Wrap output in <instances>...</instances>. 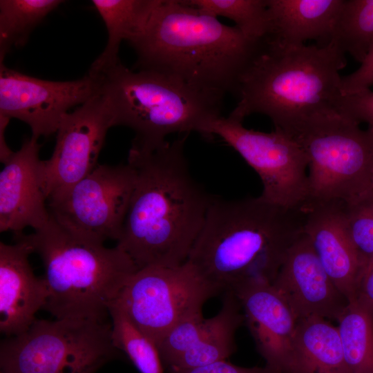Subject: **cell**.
<instances>
[{
  "mask_svg": "<svg viewBox=\"0 0 373 373\" xmlns=\"http://www.w3.org/2000/svg\"><path fill=\"white\" fill-rule=\"evenodd\" d=\"M39 255L48 296L44 307L55 319L108 320V309L138 268L117 246L77 236L50 216L29 235H15Z\"/></svg>",
  "mask_w": 373,
  "mask_h": 373,
  "instance_id": "obj_5",
  "label": "cell"
},
{
  "mask_svg": "<svg viewBox=\"0 0 373 373\" xmlns=\"http://www.w3.org/2000/svg\"><path fill=\"white\" fill-rule=\"evenodd\" d=\"M38 139L31 136L14 152L0 173V231H35L50 220Z\"/></svg>",
  "mask_w": 373,
  "mask_h": 373,
  "instance_id": "obj_15",
  "label": "cell"
},
{
  "mask_svg": "<svg viewBox=\"0 0 373 373\" xmlns=\"http://www.w3.org/2000/svg\"><path fill=\"white\" fill-rule=\"evenodd\" d=\"M106 27L108 40L88 73L97 76L120 62L121 43L137 37L146 27L161 0H92Z\"/></svg>",
  "mask_w": 373,
  "mask_h": 373,
  "instance_id": "obj_21",
  "label": "cell"
},
{
  "mask_svg": "<svg viewBox=\"0 0 373 373\" xmlns=\"http://www.w3.org/2000/svg\"><path fill=\"white\" fill-rule=\"evenodd\" d=\"M213 316L205 318L202 312L195 314L176 324L157 344L162 363L167 367L196 344L208 332Z\"/></svg>",
  "mask_w": 373,
  "mask_h": 373,
  "instance_id": "obj_29",
  "label": "cell"
},
{
  "mask_svg": "<svg viewBox=\"0 0 373 373\" xmlns=\"http://www.w3.org/2000/svg\"><path fill=\"white\" fill-rule=\"evenodd\" d=\"M372 190H373V176H372Z\"/></svg>",
  "mask_w": 373,
  "mask_h": 373,
  "instance_id": "obj_35",
  "label": "cell"
},
{
  "mask_svg": "<svg viewBox=\"0 0 373 373\" xmlns=\"http://www.w3.org/2000/svg\"><path fill=\"white\" fill-rule=\"evenodd\" d=\"M169 373H276L267 366L245 367L226 360L189 369H168Z\"/></svg>",
  "mask_w": 373,
  "mask_h": 373,
  "instance_id": "obj_32",
  "label": "cell"
},
{
  "mask_svg": "<svg viewBox=\"0 0 373 373\" xmlns=\"http://www.w3.org/2000/svg\"><path fill=\"white\" fill-rule=\"evenodd\" d=\"M113 126L114 113L102 85L96 95L64 116L52 154L42 160L48 201L62 197L97 166L106 134Z\"/></svg>",
  "mask_w": 373,
  "mask_h": 373,
  "instance_id": "obj_12",
  "label": "cell"
},
{
  "mask_svg": "<svg viewBox=\"0 0 373 373\" xmlns=\"http://www.w3.org/2000/svg\"><path fill=\"white\" fill-rule=\"evenodd\" d=\"M10 119L3 117H0V160L5 164L13 154L8 146L5 140V130Z\"/></svg>",
  "mask_w": 373,
  "mask_h": 373,
  "instance_id": "obj_34",
  "label": "cell"
},
{
  "mask_svg": "<svg viewBox=\"0 0 373 373\" xmlns=\"http://www.w3.org/2000/svg\"><path fill=\"white\" fill-rule=\"evenodd\" d=\"M346 64L345 54L331 43L290 46L266 37L240 75L239 100L229 116L243 122L262 114L289 135L312 115L335 109Z\"/></svg>",
  "mask_w": 373,
  "mask_h": 373,
  "instance_id": "obj_4",
  "label": "cell"
},
{
  "mask_svg": "<svg viewBox=\"0 0 373 373\" xmlns=\"http://www.w3.org/2000/svg\"><path fill=\"white\" fill-rule=\"evenodd\" d=\"M0 242V331L8 337L27 331L48 296L44 278H37L28 256L33 251L23 240Z\"/></svg>",
  "mask_w": 373,
  "mask_h": 373,
  "instance_id": "obj_18",
  "label": "cell"
},
{
  "mask_svg": "<svg viewBox=\"0 0 373 373\" xmlns=\"http://www.w3.org/2000/svg\"><path fill=\"white\" fill-rule=\"evenodd\" d=\"M119 355L108 320H35L1 342L0 373H96Z\"/></svg>",
  "mask_w": 373,
  "mask_h": 373,
  "instance_id": "obj_8",
  "label": "cell"
},
{
  "mask_svg": "<svg viewBox=\"0 0 373 373\" xmlns=\"http://www.w3.org/2000/svg\"><path fill=\"white\" fill-rule=\"evenodd\" d=\"M101 79L88 73L77 80L57 82L33 77L0 62V117L27 124L32 137L57 133L64 117L101 89Z\"/></svg>",
  "mask_w": 373,
  "mask_h": 373,
  "instance_id": "obj_13",
  "label": "cell"
},
{
  "mask_svg": "<svg viewBox=\"0 0 373 373\" xmlns=\"http://www.w3.org/2000/svg\"><path fill=\"white\" fill-rule=\"evenodd\" d=\"M337 326L348 373H373V310L348 302Z\"/></svg>",
  "mask_w": 373,
  "mask_h": 373,
  "instance_id": "obj_23",
  "label": "cell"
},
{
  "mask_svg": "<svg viewBox=\"0 0 373 373\" xmlns=\"http://www.w3.org/2000/svg\"><path fill=\"white\" fill-rule=\"evenodd\" d=\"M113 345L124 352L140 373H164L156 343L117 305L108 309Z\"/></svg>",
  "mask_w": 373,
  "mask_h": 373,
  "instance_id": "obj_26",
  "label": "cell"
},
{
  "mask_svg": "<svg viewBox=\"0 0 373 373\" xmlns=\"http://www.w3.org/2000/svg\"><path fill=\"white\" fill-rule=\"evenodd\" d=\"M353 300L373 310V265L363 274Z\"/></svg>",
  "mask_w": 373,
  "mask_h": 373,
  "instance_id": "obj_33",
  "label": "cell"
},
{
  "mask_svg": "<svg viewBox=\"0 0 373 373\" xmlns=\"http://www.w3.org/2000/svg\"><path fill=\"white\" fill-rule=\"evenodd\" d=\"M307 160L305 203L350 202L372 189L373 129L335 109L316 113L291 134Z\"/></svg>",
  "mask_w": 373,
  "mask_h": 373,
  "instance_id": "obj_7",
  "label": "cell"
},
{
  "mask_svg": "<svg viewBox=\"0 0 373 373\" xmlns=\"http://www.w3.org/2000/svg\"><path fill=\"white\" fill-rule=\"evenodd\" d=\"M208 15L227 17L249 39L259 42L269 32L266 0H184Z\"/></svg>",
  "mask_w": 373,
  "mask_h": 373,
  "instance_id": "obj_27",
  "label": "cell"
},
{
  "mask_svg": "<svg viewBox=\"0 0 373 373\" xmlns=\"http://www.w3.org/2000/svg\"><path fill=\"white\" fill-rule=\"evenodd\" d=\"M97 76L111 104L115 126H126L135 133L132 149L154 150L172 133L195 131L205 135L209 122L221 116L224 96L157 72L131 70L119 62Z\"/></svg>",
  "mask_w": 373,
  "mask_h": 373,
  "instance_id": "obj_6",
  "label": "cell"
},
{
  "mask_svg": "<svg viewBox=\"0 0 373 373\" xmlns=\"http://www.w3.org/2000/svg\"><path fill=\"white\" fill-rule=\"evenodd\" d=\"M304 212L260 196H212L186 261L218 295L250 283L274 282L291 245L303 234Z\"/></svg>",
  "mask_w": 373,
  "mask_h": 373,
  "instance_id": "obj_2",
  "label": "cell"
},
{
  "mask_svg": "<svg viewBox=\"0 0 373 373\" xmlns=\"http://www.w3.org/2000/svg\"><path fill=\"white\" fill-rule=\"evenodd\" d=\"M373 86V45L360 67L352 73L341 77V95L358 93Z\"/></svg>",
  "mask_w": 373,
  "mask_h": 373,
  "instance_id": "obj_31",
  "label": "cell"
},
{
  "mask_svg": "<svg viewBox=\"0 0 373 373\" xmlns=\"http://www.w3.org/2000/svg\"><path fill=\"white\" fill-rule=\"evenodd\" d=\"M245 322L241 306L232 293L224 294L222 307L206 334L166 368L189 369L229 358L236 350L235 334Z\"/></svg>",
  "mask_w": 373,
  "mask_h": 373,
  "instance_id": "obj_22",
  "label": "cell"
},
{
  "mask_svg": "<svg viewBox=\"0 0 373 373\" xmlns=\"http://www.w3.org/2000/svg\"><path fill=\"white\" fill-rule=\"evenodd\" d=\"M298 318L338 321L348 304L303 234L289 248L272 283Z\"/></svg>",
  "mask_w": 373,
  "mask_h": 373,
  "instance_id": "obj_14",
  "label": "cell"
},
{
  "mask_svg": "<svg viewBox=\"0 0 373 373\" xmlns=\"http://www.w3.org/2000/svg\"><path fill=\"white\" fill-rule=\"evenodd\" d=\"M243 122L219 116L206 128L237 151L259 175L264 200L301 209L308 195L307 160L300 145L285 132L265 133L245 128Z\"/></svg>",
  "mask_w": 373,
  "mask_h": 373,
  "instance_id": "obj_10",
  "label": "cell"
},
{
  "mask_svg": "<svg viewBox=\"0 0 373 373\" xmlns=\"http://www.w3.org/2000/svg\"><path fill=\"white\" fill-rule=\"evenodd\" d=\"M217 295L186 261L175 267L138 269L113 303L157 345L172 327L202 312L204 304Z\"/></svg>",
  "mask_w": 373,
  "mask_h": 373,
  "instance_id": "obj_9",
  "label": "cell"
},
{
  "mask_svg": "<svg viewBox=\"0 0 373 373\" xmlns=\"http://www.w3.org/2000/svg\"><path fill=\"white\" fill-rule=\"evenodd\" d=\"M345 213L349 233L359 260L361 278L373 265V190L345 203Z\"/></svg>",
  "mask_w": 373,
  "mask_h": 373,
  "instance_id": "obj_28",
  "label": "cell"
},
{
  "mask_svg": "<svg viewBox=\"0 0 373 373\" xmlns=\"http://www.w3.org/2000/svg\"><path fill=\"white\" fill-rule=\"evenodd\" d=\"M63 2L61 0H1L0 62L12 47L24 46L34 28Z\"/></svg>",
  "mask_w": 373,
  "mask_h": 373,
  "instance_id": "obj_25",
  "label": "cell"
},
{
  "mask_svg": "<svg viewBox=\"0 0 373 373\" xmlns=\"http://www.w3.org/2000/svg\"><path fill=\"white\" fill-rule=\"evenodd\" d=\"M302 209L304 234L334 284L348 302L352 300L361 270L347 228L345 202H308Z\"/></svg>",
  "mask_w": 373,
  "mask_h": 373,
  "instance_id": "obj_16",
  "label": "cell"
},
{
  "mask_svg": "<svg viewBox=\"0 0 373 373\" xmlns=\"http://www.w3.org/2000/svg\"><path fill=\"white\" fill-rule=\"evenodd\" d=\"M230 293L241 306L265 365L283 373L298 323L291 307L271 283H250Z\"/></svg>",
  "mask_w": 373,
  "mask_h": 373,
  "instance_id": "obj_17",
  "label": "cell"
},
{
  "mask_svg": "<svg viewBox=\"0 0 373 373\" xmlns=\"http://www.w3.org/2000/svg\"><path fill=\"white\" fill-rule=\"evenodd\" d=\"M283 373H348L338 327L322 317L299 319Z\"/></svg>",
  "mask_w": 373,
  "mask_h": 373,
  "instance_id": "obj_20",
  "label": "cell"
},
{
  "mask_svg": "<svg viewBox=\"0 0 373 373\" xmlns=\"http://www.w3.org/2000/svg\"><path fill=\"white\" fill-rule=\"evenodd\" d=\"M188 135L154 150H129L136 182L116 246L138 269L184 263L203 227L212 195L191 173Z\"/></svg>",
  "mask_w": 373,
  "mask_h": 373,
  "instance_id": "obj_1",
  "label": "cell"
},
{
  "mask_svg": "<svg viewBox=\"0 0 373 373\" xmlns=\"http://www.w3.org/2000/svg\"><path fill=\"white\" fill-rule=\"evenodd\" d=\"M343 0H266L269 37L281 44L304 45L309 39L318 46L330 43Z\"/></svg>",
  "mask_w": 373,
  "mask_h": 373,
  "instance_id": "obj_19",
  "label": "cell"
},
{
  "mask_svg": "<svg viewBox=\"0 0 373 373\" xmlns=\"http://www.w3.org/2000/svg\"><path fill=\"white\" fill-rule=\"evenodd\" d=\"M128 43L137 55L135 70L224 96L236 93L258 42L184 0H161L142 32Z\"/></svg>",
  "mask_w": 373,
  "mask_h": 373,
  "instance_id": "obj_3",
  "label": "cell"
},
{
  "mask_svg": "<svg viewBox=\"0 0 373 373\" xmlns=\"http://www.w3.org/2000/svg\"><path fill=\"white\" fill-rule=\"evenodd\" d=\"M136 182L134 168L98 164L62 197L49 201V212L73 233L97 242L119 238Z\"/></svg>",
  "mask_w": 373,
  "mask_h": 373,
  "instance_id": "obj_11",
  "label": "cell"
},
{
  "mask_svg": "<svg viewBox=\"0 0 373 373\" xmlns=\"http://www.w3.org/2000/svg\"><path fill=\"white\" fill-rule=\"evenodd\" d=\"M330 43L361 64L373 45V0H343Z\"/></svg>",
  "mask_w": 373,
  "mask_h": 373,
  "instance_id": "obj_24",
  "label": "cell"
},
{
  "mask_svg": "<svg viewBox=\"0 0 373 373\" xmlns=\"http://www.w3.org/2000/svg\"><path fill=\"white\" fill-rule=\"evenodd\" d=\"M335 110L344 117L360 124L366 123L373 129V91L340 95L334 104Z\"/></svg>",
  "mask_w": 373,
  "mask_h": 373,
  "instance_id": "obj_30",
  "label": "cell"
}]
</instances>
